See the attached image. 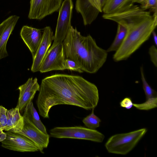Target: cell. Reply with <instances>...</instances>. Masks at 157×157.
<instances>
[{
	"mask_svg": "<svg viewBox=\"0 0 157 157\" xmlns=\"http://www.w3.org/2000/svg\"><path fill=\"white\" fill-rule=\"evenodd\" d=\"M36 104L40 115L49 118L51 108L58 105L76 106L91 110L97 106L98 91L94 83L81 76L55 74L41 81Z\"/></svg>",
	"mask_w": 157,
	"mask_h": 157,
	"instance_id": "6da1fadb",
	"label": "cell"
},
{
	"mask_svg": "<svg viewBox=\"0 0 157 157\" xmlns=\"http://www.w3.org/2000/svg\"><path fill=\"white\" fill-rule=\"evenodd\" d=\"M104 19L124 24L127 33L121 45L113 56L115 62L128 59L149 38L157 25V13L142 9L133 5L123 11L109 14H103Z\"/></svg>",
	"mask_w": 157,
	"mask_h": 157,
	"instance_id": "7a4b0ae2",
	"label": "cell"
},
{
	"mask_svg": "<svg viewBox=\"0 0 157 157\" xmlns=\"http://www.w3.org/2000/svg\"><path fill=\"white\" fill-rule=\"evenodd\" d=\"M62 44L66 58L74 61L83 71L96 73L106 60V50L99 47L90 35L83 36L72 26Z\"/></svg>",
	"mask_w": 157,
	"mask_h": 157,
	"instance_id": "3957f363",
	"label": "cell"
},
{
	"mask_svg": "<svg viewBox=\"0 0 157 157\" xmlns=\"http://www.w3.org/2000/svg\"><path fill=\"white\" fill-rule=\"evenodd\" d=\"M147 131L146 128H143L114 135L109 139L105 144V147L109 153L125 155L135 147Z\"/></svg>",
	"mask_w": 157,
	"mask_h": 157,
	"instance_id": "277c9868",
	"label": "cell"
},
{
	"mask_svg": "<svg viewBox=\"0 0 157 157\" xmlns=\"http://www.w3.org/2000/svg\"><path fill=\"white\" fill-rule=\"evenodd\" d=\"M50 136L58 138H72L101 143L104 135L95 129L82 126L56 127L49 131Z\"/></svg>",
	"mask_w": 157,
	"mask_h": 157,
	"instance_id": "5b68a950",
	"label": "cell"
},
{
	"mask_svg": "<svg viewBox=\"0 0 157 157\" xmlns=\"http://www.w3.org/2000/svg\"><path fill=\"white\" fill-rule=\"evenodd\" d=\"M73 4L72 0H64L59 10L52 46L63 42L71 27Z\"/></svg>",
	"mask_w": 157,
	"mask_h": 157,
	"instance_id": "8992f818",
	"label": "cell"
},
{
	"mask_svg": "<svg viewBox=\"0 0 157 157\" xmlns=\"http://www.w3.org/2000/svg\"><path fill=\"white\" fill-rule=\"evenodd\" d=\"M66 59L62 42L52 46L43 59L39 71L42 73L64 70Z\"/></svg>",
	"mask_w": 157,
	"mask_h": 157,
	"instance_id": "52a82bcc",
	"label": "cell"
},
{
	"mask_svg": "<svg viewBox=\"0 0 157 157\" xmlns=\"http://www.w3.org/2000/svg\"><path fill=\"white\" fill-rule=\"evenodd\" d=\"M6 133V138L1 142L3 147L11 150L22 152L39 151V147L25 136L9 131Z\"/></svg>",
	"mask_w": 157,
	"mask_h": 157,
	"instance_id": "ba28073f",
	"label": "cell"
},
{
	"mask_svg": "<svg viewBox=\"0 0 157 157\" xmlns=\"http://www.w3.org/2000/svg\"><path fill=\"white\" fill-rule=\"evenodd\" d=\"M63 2L62 0H31L28 18L41 20L58 11Z\"/></svg>",
	"mask_w": 157,
	"mask_h": 157,
	"instance_id": "9c48e42d",
	"label": "cell"
},
{
	"mask_svg": "<svg viewBox=\"0 0 157 157\" xmlns=\"http://www.w3.org/2000/svg\"><path fill=\"white\" fill-rule=\"evenodd\" d=\"M24 126L22 130L18 133L26 136L39 147V151L43 153V149L47 147L50 136L40 130L26 117H23Z\"/></svg>",
	"mask_w": 157,
	"mask_h": 157,
	"instance_id": "30bf717a",
	"label": "cell"
},
{
	"mask_svg": "<svg viewBox=\"0 0 157 157\" xmlns=\"http://www.w3.org/2000/svg\"><path fill=\"white\" fill-rule=\"evenodd\" d=\"M54 36L51 28L46 26L43 29L41 42L33 58L31 71L33 72L39 71V68L45 55L50 48L52 41L54 40Z\"/></svg>",
	"mask_w": 157,
	"mask_h": 157,
	"instance_id": "8fae6325",
	"label": "cell"
},
{
	"mask_svg": "<svg viewBox=\"0 0 157 157\" xmlns=\"http://www.w3.org/2000/svg\"><path fill=\"white\" fill-rule=\"evenodd\" d=\"M18 89L19 95L18 104L20 112H22L27 105L33 99L37 91H39L40 86L36 78H29L24 84L19 86Z\"/></svg>",
	"mask_w": 157,
	"mask_h": 157,
	"instance_id": "7c38bea8",
	"label": "cell"
},
{
	"mask_svg": "<svg viewBox=\"0 0 157 157\" xmlns=\"http://www.w3.org/2000/svg\"><path fill=\"white\" fill-rule=\"evenodd\" d=\"M20 17L12 15L0 24V59L7 57L6 46L9 38Z\"/></svg>",
	"mask_w": 157,
	"mask_h": 157,
	"instance_id": "4fadbf2b",
	"label": "cell"
},
{
	"mask_svg": "<svg viewBox=\"0 0 157 157\" xmlns=\"http://www.w3.org/2000/svg\"><path fill=\"white\" fill-rule=\"evenodd\" d=\"M43 31L41 29L26 25L23 26L21 29V36L30 51L33 58L41 42Z\"/></svg>",
	"mask_w": 157,
	"mask_h": 157,
	"instance_id": "5bb4252c",
	"label": "cell"
},
{
	"mask_svg": "<svg viewBox=\"0 0 157 157\" xmlns=\"http://www.w3.org/2000/svg\"><path fill=\"white\" fill-rule=\"evenodd\" d=\"M75 8L77 12L81 15L85 25L91 24L100 12L89 0H76Z\"/></svg>",
	"mask_w": 157,
	"mask_h": 157,
	"instance_id": "9a60e30c",
	"label": "cell"
},
{
	"mask_svg": "<svg viewBox=\"0 0 157 157\" xmlns=\"http://www.w3.org/2000/svg\"><path fill=\"white\" fill-rule=\"evenodd\" d=\"M7 122L4 130L19 133L24 126V119L20 113L18 106L7 111Z\"/></svg>",
	"mask_w": 157,
	"mask_h": 157,
	"instance_id": "2e32d148",
	"label": "cell"
},
{
	"mask_svg": "<svg viewBox=\"0 0 157 157\" xmlns=\"http://www.w3.org/2000/svg\"><path fill=\"white\" fill-rule=\"evenodd\" d=\"M133 0H106L102 8L104 14L120 12L131 6Z\"/></svg>",
	"mask_w": 157,
	"mask_h": 157,
	"instance_id": "e0dca14e",
	"label": "cell"
},
{
	"mask_svg": "<svg viewBox=\"0 0 157 157\" xmlns=\"http://www.w3.org/2000/svg\"><path fill=\"white\" fill-rule=\"evenodd\" d=\"M23 117L28 119L35 126L44 132L48 133L46 128L41 122L32 101L29 102L25 107Z\"/></svg>",
	"mask_w": 157,
	"mask_h": 157,
	"instance_id": "ac0fdd59",
	"label": "cell"
},
{
	"mask_svg": "<svg viewBox=\"0 0 157 157\" xmlns=\"http://www.w3.org/2000/svg\"><path fill=\"white\" fill-rule=\"evenodd\" d=\"M117 23L118 26L116 35L113 42L106 50L108 52H116L119 49L127 33V28L125 25L121 22Z\"/></svg>",
	"mask_w": 157,
	"mask_h": 157,
	"instance_id": "d6986e66",
	"label": "cell"
},
{
	"mask_svg": "<svg viewBox=\"0 0 157 157\" xmlns=\"http://www.w3.org/2000/svg\"><path fill=\"white\" fill-rule=\"evenodd\" d=\"M92 110L91 113L84 118L82 120V122L87 128L95 129L99 126L101 121L94 114V109Z\"/></svg>",
	"mask_w": 157,
	"mask_h": 157,
	"instance_id": "ffe728a7",
	"label": "cell"
},
{
	"mask_svg": "<svg viewBox=\"0 0 157 157\" xmlns=\"http://www.w3.org/2000/svg\"><path fill=\"white\" fill-rule=\"evenodd\" d=\"M140 71L143 88L147 99L151 98L157 97L156 92L151 87L146 80L144 75L143 66L140 67Z\"/></svg>",
	"mask_w": 157,
	"mask_h": 157,
	"instance_id": "44dd1931",
	"label": "cell"
},
{
	"mask_svg": "<svg viewBox=\"0 0 157 157\" xmlns=\"http://www.w3.org/2000/svg\"><path fill=\"white\" fill-rule=\"evenodd\" d=\"M133 106L140 110H147L155 108L157 106V98H148L145 102L141 104L133 103Z\"/></svg>",
	"mask_w": 157,
	"mask_h": 157,
	"instance_id": "7402d4cb",
	"label": "cell"
},
{
	"mask_svg": "<svg viewBox=\"0 0 157 157\" xmlns=\"http://www.w3.org/2000/svg\"><path fill=\"white\" fill-rule=\"evenodd\" d=\"M65 69L77 71L79 73L83 72L74 61L69 59H66Z\"/></svg>",
	"mask_w": 157,
	"mask_h": 157,
	"instance_id": "603a6c76",
	"label": "cell"
},
{
	"mask_svg": "<svg viewBox=\"0 0 157 157\" xmlns=\"http://www.w3.org/2000/svg\"><path fill=\"white\" fill-rule=\"evenodd\" d=\"M7 109L2 106H0V128L4 129L7 122Z\"/></svg>",
	"mask_w": 157,
	"mask_h": 157,
	"instance_id": "cb8c5ba5",
	"label": "cell"
},
{
	"mask_svg": "<svg viewBox=\"0 0 157 157\" xmlns=\"http://www.w3.org/2000/svg\"><path fill=\"white\" fill-rule=\"evenodd\" d=\"M141 9L144 10L150 9L153 13H157V0H147L146 4Z\"/></svg>",
	"mask_w": 157,
	"mask_h": 157,
	"instance_id": "d4e9b609",
	"label": "cell"
},
{
	"mask_svg": "<svg viewBox=\"0 0 157 157\" xmlns=\"http://www.w3.org/2000/svg\"><path fill=\"white\" fill-rule=\"evenodd\" d=\"M148 53L150 56L151 61L154 65L157 67V49L154 45L150 47L149 49Z\"/></svg>",
	"mask_w": 157,
	"mask_h": 157,
	"instance_id": "484cf974",
	"label": "cell"
},
{
	"mask_svg": "<svg viewBox=\"0 0 157 157\" xmlns=\"http://www.w3.org/2000/svg\"><path fill=\"white\" fill-rule=\"evenodd\" d=\"M120 105L121 107L130 109L133 106V103L130 98L127 97L124 98L121 101Z\"/></svg>",
	"mask_w": 157,
	"mask_h": 157,
	"instance_id": "4316f807",
	"label": "cell"
},
{
	"mask_svg": "<svg viewBox=\"0 0 157 157\" xmlns=\"http://www.w3.org/2000/svg\"><path fill=\"white\" fill-rule=\"evenodd\" d=\"M91 3L98 9L100 12H102L101 0H89Z\"/></svg>",
	"mask_w": 157,
	"mask_h": 157,
	"instance_id": "83f0119b",
	"label": "cell"
},
{
	"mask_svg": "<svg viewBox=\"0 0 157 157\" xmlns=\"http://www.w3.org/2000/svg\"><path fill=\"white\" fill-rule=\"evenodd\" d=\"M147 0H133L132 2L133 4L137 3L141 5L140 7L141 8L143 7L146 4Z\"/></svg>",
	"mask_w": 157,
	"mask_h": 157,
	"instance_id": "f1b7e54d",
	"label": "cell"
},
{
	"mask_svg": "<svg viewBox=\"0 0 157 157\" xmlns=\"http://www.w3.org/2000/svg\"><path fill=\"white\" fill-rule=\"evenodd\" d=\"M3 130L0 128V142H2L4 140L6 137V133L3 132Z\"/></svg>",
	"mask_w": 157,
	"mask_h": 157,
	"instance_id": "f546056e",
	"label": "cell"
},
{
	"mask_svg": "<svg viewBox=\"0 0 157 157\" xmlns=\"http://www.w3.org/2000/svg\"><path fill=\"white\" fill-rule=\"evenodd\" d=\"M152 34L153 36V38L154 41V43L155 44V45L156 46H157V37L156 34V33L154 31L152 33Z\"/></svg>",
	"mask_w": 157,
	"mask_h": 157,
	"instance_id": "4dcf8cb0",
	"label": "cell"
},
{
	"mask_svg": "<svg viewBox=\"0 0 157 157\" xmlns=\"http://www.w3.org/2000/svg\"><path fill=\"white\" fill-rule=\"evenodd\" d=\"M106 1V0H101V4L102 8Z\"/></svg>",
	"mask_w": 157,
	"mask_h": 157,
	"instance_id": "1f68e13d",
	"label": "cell"
}]
</instances>
